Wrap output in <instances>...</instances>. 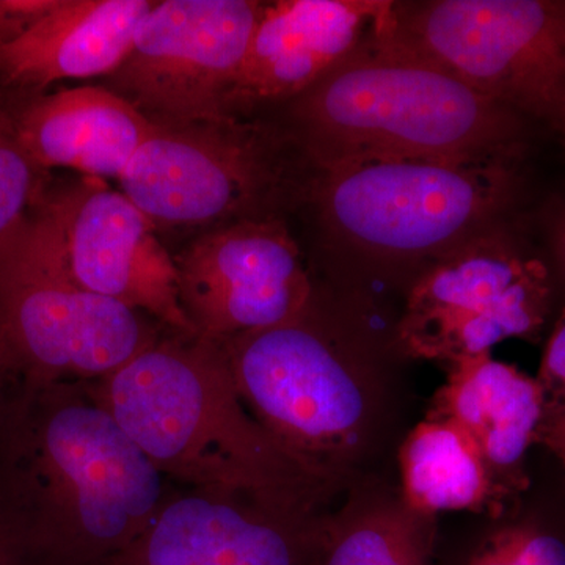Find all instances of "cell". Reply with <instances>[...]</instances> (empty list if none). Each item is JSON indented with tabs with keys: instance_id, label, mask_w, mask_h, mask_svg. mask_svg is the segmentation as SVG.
<instances>
[{
	"instance_id": "obj_1",
	"label": "cell",
	"mask_w": 565,
	"mask_h": 565,
	"mask_svg": "<svg viewBox=\"0 0 565 565\" xmlns=\"http://www.w3.org/2000/svg\"><path fill=\"white\" fill-rule=\"evenodd\" d=\"M88 384L18 385L0 411V522L21 565H98L173 492Z\"/></svg>"
},
{
	"instance_id": "obj_2",
	"label": "cell",
	"mask_w": 565,
	"mask_h": 565,
	"mask_svg": "<svg viewBox=\"0 0 565 565\" xmlns=\"http://www.w3.org/2000/svg\"><path fill=\"white\" fill-rule=\"evenodd\" d=\"M88 386L169 481L302 512L341 492L253 418L214 341L170 333Z\"/></svg>"
},
{
	"instance_id": "obj_3",
	"label": "cell",
	"mask_w": 565,
	"mask_h": 565,
	"mask_svg": "<svg viewBox=\"0 0 565 565\" xmlns=\"http://www.w3.org/2000/svg\"><path fill=\"white\" fill-rule=\"evenodd\" d=\"M384 17L289 103V136L316 170L367 158H519L525 118L405 44Z\"/></svg>"
},
{
	"instance_id": "obj_4",
	"label": "cell",
	"mask_w": 565,
	"mask_h": 565,
	"mask_svg": "<svg viewBox=\"0 0 565 565\" xmlns=\"http://www.w3.org/2000/svg\"><path fill=\"white\" fill-rule=\"evenodd\" d=\"M247 411L323 479L351 489L390 414V375L318 297L289 321L221 341Z\"/></svg>"
},
{
	"instance_id": "obj_5",
	"label": "cell",
	"mask_w": 565,
	"mask_h": 565,
	"mask_svg": "<svg viewBox=\"0 0 565 565\" xmlns=\"http://www.w3.org/2000/svg\"><path fill=\"white\" fill-rule=\"evenodd\" d=\"M515 159H353L319 169L313 199L345 250L426 266L500 225L519 189Z\"/></svg>"
},
{
	"instance_id": "obj_6",
	"label": "cell",
	"mask_w": 565,
	"mask_h": 565,
	"mask_svg": "<svg viewBox=\"0 0 565 565\" xmlns=\"http://www.w3.org/2000/svg\"><path fill=\"white\" fill-rule=\"evenodd\" d=\"M159 340L145 315L74 281L46 204L0 237V356L18 384H93Z\"/></svg>"
},
{
	"instance_id": "obj_7",
	"label": "cell",
	"mask_w": 565,
	"mask_h": 565,
	"mask_svg": "<svg viewBox=\"0 0 565 565\" xmlns=\"http://www.w3.org/2000/svg\"><path fill=\"white\" fill-rule=\"evenodd\" d=\"M390 28L476 92L565 136V3L392 2Z\"/></svg>"
},
{
	"instance_id": "obj_8",
	"label": "cell",
	"mask_w": 565,
	"mask_h": 565,
	"mask_svg": "<svg viewBox=\"0 0 565 565\" xmlns=\"http://www.w3.org/2000/svg\"><path fill=\"white\" fill-rule=\"evenodd\" d=\"M552 308L537 256L497 225L426 264L405 299L394 343L408 359L448 367L508 340L535 341Z\"/></svg>"
},
{
	"instance_id": "obj_9",
	"label": "cell",
	"mask_w": 565,
	"mask_h": 565,
	"mask_svg": "<svg viewBox=\"0 0 565 565\" xmlns=\"http://www.w3.org/2000/svg\"><path fill=\"white\" fill-rule=\"evenodd\" d=\"M280 147L274 132L241 118L195 125L152 122L118 178L122 193L151 222L193 226L275 217Z\"/></svg>"
},
{
	"instance_id": "obj_10",
	"label": "cell",
	"mask_w": 565,
	"mask_h": 565,
	"mask_svg": "<svg viewBox=\"0 0 565 565\" xmlns=\"http://www.w3.org/2000/svg\"><path fill=\"white\" fill-rule=\"evenodd\" d=\"M262 7L253 0L154 2L104 87L161 125L234 118L226 98Z\"/></svg>"
},
{
	"instance_id": "obj_11",
	"label": "cell",
	"mask_w": 565,
	"mask_h": 565,
	"mask_svg": "<svg viewBox=\"0 0 565 565\" xmlns=\"http://www.w3.org/2000/svg\"><path fill=\"white\" fill-rule=\"evenodd\" d=\"M181 305L196 337L221 343L307 310L315 286L281 218L218 226L174 258Z\"/></svg>"
},
{
	"instance_id": "obj_12",
	"label": "cell",
	"mask_w": 565,
	"mask_h": 565,
	"mask_svg": "<svg viewBox=\"0 0 565 565\" xmlns=\"http://www.w3.org/2000/svg\"><path fill=\"white\" fill-rule=\"evenodd\" d=\"M330 512L218 490H173L143 533L98 565H321Z\"/></svg>"
},
{
	"instance_id": "obj_13",
	"label": "cell",
	"mask_w": 565,
	"mask_h": 565,
	"mask_svg": "<svg viewBox=\"0 0 565 565\" xmlns=\"http://www.w3.org/2000/svg\"><path fill=\"white\" fill-rule=\"evenodd\" d=\"M61 228L71 277L82 288L196 337L181 305L173 256L154 223L122 192L82 182L46 203Z\"/></svg>"
},
{
	"instance_id": "obj_14",
	"label": "cell",
	"mask_w": 565,
	"mask_h": 565,
	"mask_svg": "<svg viewBox=\"0 0 565 565\" xmlns=\"http://www.w3.org/2000/svg\"><path fill=\"white\" fill-rule=\"evenodd\" d=\"M388 2L278 0L263 3L226 111L291 103L343 62L373 32Z\"/></svg>"
},
{
	"instance_id": "obj_15",
	"label": "cell",
	"mask_w": 565,
	"mask_h": 565,
	"mask_svg": "<svg viewBox=\"0 0 565 565\" xmlns=\"http://www.w3.org/2000/svg\"><path fill=\"white\" fill-rule=\"evenodd\" d=\"M446 371L426 418L456 424L475 441L509 503L527 487L526 455L546 414L542 386L492 352L449 364Z\"/></svg>"
},
{
	"instance_id": "obj_16",
	"label": "cell",
	"mask_w": 565,
	"mask_h": 565,
	"mask_svg": "<svg viewBox=\"0 0 565 565\" xmlns=\"http://www.w3.org/2000/svg\"><path fill=\"white\" fill-rule=\"evenodd\" d=\"M152 6L151 0H58L24 35L0 47V84L44 88L110 76Z\"/></svg>"
},
{
	"instance_id": "obj_17",
	"label": "cell",
	"mask_w": 565,
	"mask_h": 565,
	"mask_svg": "<svg viewBox=\"0 0 565 565\" xmlns=\"http://www.w3.org/2000/svg\"><path fill=\"white\" fill-rule=\"evenodd\" d=\"M11 114L40 170L66 167L90 178H120L151 129L132 104L92 85L40 96Z\"/></svg>"
},
{
	"instance_id": "obj_18",
	"label": "cell",
	"mask_w": 565,
	"mask_h": 565,
	"mask_svg": "<svg viewBox=\"0 0 565 565\" xmlns=\"http://www.w3.org/2000/svg\"><path fill=\"white\" fill-rule=\"evenodd\" d=\"M401 498L426 516L504 511L505 498L475 441L456 424L424 418L399 448Z\"/></svg>"
},
{
	"instance_id": "obj_19",
	"label": "cell",
	"mask_w": 565,
	"mask_h": 565,
	"mask_svg": "<svg viewBox=\"0 0 565 565\" xmlns=\"http://www.w3.org/2000/svg\"><path fill=\"white\" fill-rule=\"evenodd\" d=\"M437 519L394 494L353 490L330 514L321 565H434Z\"/></svg>"
},
{
	"instance_id": "obj_20",
	"label": "cell",
	"mask_w": 565,
	"mask_h": 565,
	"mask_svg": "<svg viewBox=\"0 0 565 565\" xmlns=\"http://www.w3.org/2000/svg\"><path fill=\"white\" fill-rule=\"evenodd\" d=\"M39 172L22 148L13 114L0 106V237L28 214Z\"/></svg>"
},
{
	"instance_id": "obj_21",
	"label": "cell",
	"mask_w": 565,
	"mask_h": 565,
	"mask_svg": "<svg viewBox=\"0 0 565 565\" xmlns=\"http://www.w3.org/2000/svg\"><path fill=\"white\" fill-rule=\"evenodd\" d=\"M546 412L565 411V307L546 341L539 370Z\"/></svg>"
},
{
	"instance_id": "obj_22",
	"label": "cell",
	"mask_w": 565,
	"mask_h": 565,
	"mask_svg": "<svg viewBox=\"0 0 565 565\" xmlns=\"http://www.w3.org/2000/svg\"><path fill=\"white\" fill-rule=\"evenodd\" d=\"M58 0H0V47L24 35Z\"/></svg>"
},
{
	"instance_id": "obj_23",
	"label": "cell",
	"mask_w": 565,
	"mask_h": 565,
	"mask_svg": "<svg viewBox=\"0 0 565 565\" xmlns=\"http://www.w3.org/2000/svg\"><path fill=\"white\" fill-rule=\"evenodd\" d=\"M523 523L505 525L481 542L467 565H516Z\"/></svg>"
},
{
	"instance_id": "obj_24",
	"label": "cell",
	"mask_w": 565,
	"mask_h": 565,
	"mask_svg": "<svg viewBox=\"0 0 565 565\" xmlns=\"http://www.w3.org/2000/svg\"><path fill=\"white\" fill-rule=\"evenodd\" d=\"M535 444L544 445L565 468V411L546 412Z\"/></svg>"
},
{
	"instance_id": "obj_25",
	"label": "cell",
	"mask_w": 565,
	"mask_h": 565,
	"mask_svg": "<svg viewBox=\"0 0 565 565\" xmlns=\"http://www.w3.org/2000/svg\"><path fill=\"white\" fill-rule=\"evenodd\" d=\"M0 565H21L17 546L11 541L2 522H0Z\"/></svg>"
},
{
	"instance_id": "obj_26",
	"label": "cell",
	"mask_w": 565,
	"mask_h": 565,
	"mask_svg": "<svg viewBox=\"0 0 565 565\" xmlns=\"http://www.w3.org/2000/svg\"><path fill=\"white\" fill-rule=\"evenodd\" d=\"M17 386L18 382L11 377L9 370H7L6 364L2 362V356H0V411H2L3 405L9 401L11 393L14 392Z\"/></svg>"
},
{
	"instance_id": "obj_27",
	"label": "cell",
	"mask_w": 565,
	"mask_h": 565,
	"mask_svg": "<svg viewBox=\"0 0 565 565\" xmlns=\"http://www.w3.org/2000/svg\"><path fill=\"white\" fill-rule=\"evenodd\" d=\"M555 250L557 262H559L561 270H563V275L565 278V215L563 222H561V225L557 226Z\"/></svg>"
},
{
	"instance_id": "obj_28",
	"label": "cell",
	"mask_w": 565,
	"mask_h": 565,
	"mask_svg": "<svg viewBox=\"0 0 565 565\" xmlns=\"http://www.w3.org/2000/svg\"><path fill=\"white\" fill-rule=\"evenodd\" d=\"M565 137V136H564Z\"/></svg>"
}]
</instances>
